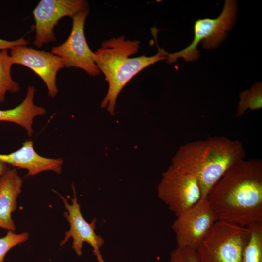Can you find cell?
<instances>
[{"mask_svg": "<svg viewBox=\"0 0 262 262\" xmlns=\"http://www.w3.org/2000/svg\"><path fill=\"white\" fill-rule=\"evenodd\" d=\"M138 40H126L124 36L104 41L94 52L95 62L108 83V90L101 106L115 115L117 98L123 87L135 75L150 65L167 59L168 53L157 45V53L152 56L130 58L140 47Z\"/></svg>", "mask_w": 262, "mask_h": 262, "instance_id": "cell-3", "label": "cell"}, {"mask_svg": "<svg viewBox=\"0 0 262 262\" xmlns=\"http://www.w3.org/2000/svg\"><path fill=\"white\" fill-rule=\"evenodd\" d=\"M169 262H198L196 251L177 247L170 253Z\"/></svg>", "mask_w": 262, "mask_h": 262, "instance_id": "cell-19", "label": "cell"}, {"mask_svg": "<svg viewBox=\"0 0 262 262\" xmlns=\"http://www.w3.org/2000/svg\"><path fill=\"white\" fill-rule=\"evenodd\" d=\"M28 43L29 42L24 37H21L15 41H8L0 38V52L3 49H11L16 46H26Z\"/></svg>", "mask_w": 262, "mask_h": 262, "instance_id": "cell-20", "label": "cell"}, {"mask_svg": "<svg viewBox=\"0 0 262 262\" xmlns=\"http://www.w3.org/2000/svg\"><path fill=\"white\" fill-rule=\"evenodd\" d=\"M35 92L34 87L29 86L25 98L18 106L11 109H0V121L11 122L19 125L27 131L30 137L33 133L32 127L33 119L46 113L44 108L34 104Z\"/></svg>", "mask_w": 262, "mask_h": 262, "instance_id": "cell-14", "label": "cell"}, {"mask_svg": "<svg viewBox=\"0 0 262 262\" xmlns=\"http://www.w3.org/2000/svg\"><path fill=\"white\" fill-rule=\"evenodd\" d=\"M87 8L88 3L84 0H40L33 11L36 32L34 45L40 48L44 44L55 41L53 30L58 21Z\"/></svg>", "mask_w": 262, "mask_h": 262, "instance_id": "cell-9", "label": "cell"}, {"mask_svg": "<svg viewBox=\"0 0 262 262\" xmlns=\"http://www.w3.org/2000/svg\"><path fill=\"white\" fill-rule=\"evenodd\" d=\"M12 63L8 49L0 52V103L6 99L7 92L17 93L20 90L18 83L14 81L11 74Z\"/></svg>", "mask_w": 262, "mask_h": 262, "instance_id": "cell-15", "label": "cell"}, {"mask_svg": "<svg viewBox=\"0 0 262 262\" xmlns=\"http://www.w3.org/2000/svg\"><path fill=\"white\" fill-rule=\"evenodd\" d=\"M250 232L248 227L216 221L196 250L198 262H242Z\"/></svg>", "mask_w": 262, "mask_h": 262, "instance_id": "cell-4", "label": "cell"}, {"mask_svg": "<svg viewBox=\"0 0 262 262\" xmlns=\"http://www.w3.org/2000/svg\"><path fill=\"white\" fill-rule=\"evenodd\" d=\"M245 156L240 141L214 136L181 145L172 159L171 165L194 176L198 183L201 198H204L226 171Z\"/></svg>", "mask_w": 262, "mask_h": 262, "instance_id": "cell-2", "label": "cell"}, {"mask_svg": "<svg viewBox=\"0 0 262 262\" xmlns=\"http://www.w3.org/2000/svg\"><path fill=\"white\" fill-rule=\"evenodd\" d=\"M8 169V164L5 163L0 162V178Z\"/></svg>", "mask_w": 262, "mask_h": 262, "instance_id": "cell-21", "label": "cell"}, {"mask_svg": "<svg viewBox=\"0 0 262 262\" xmlns=\"http://www.w3.org/2000/svg\"><path fill=\"white\" fill-rule=\"evenodd\" d=\"M74 196L69 204L66 198L59 195L65 207L67 210L64 215L70 224L69 230L65 233V237L60 243L65 245L70 238L73 239L72 247L79 256L82 255L83 243L87 242L93 248V252L98 262H105L100 253V249L104 244L103 238L96 234V219L87 222L82 216L80 204L78 202L75 189L73 186Z\"/></svg>", "mask_w": 262, "mask_h": 262, "instance_id": "cell-10", "label": "cell"}, {"mask_svg": "<svg viewBox=\"0 0 262 262\" xmlns=\"http://www.w3.org/2000/svg\"><path fill=\"white\" fill-rule=\"evenodd\" d=\"M206 197L217 220L243 227L262 223V160L235 163Z\"/></svg>", "mask_w": 262, "mask_h": 262, "instance_id": "cell-1", "label": "cell"}, {"mask_svg": "<svg viewBox=\"0 0 262 262\" xmlns=\"http://www.w3.org/2000/svg\"><path fill=\"white\" fill-rule=\"evenodd\" d=\"M9 55L13 65L27 67L40 77L46 85L49 96L54 98L56 96L57 74L64 67L60 57L51 52L36 50L24 45L14 47L10 49Z\"/></svg>", "mask_w": 262, "mask_h": 262, "instance_id": "cell-11", "label": "cell"}, {"mask_svg": "<svg viewBox=\"0 0 262 262\" xmlns=\"http://www.w3.org/2000/svg\"><path fill=\"white\" fill-rule=\"evenodd\" d=\"M0 162L28 171L27 176H34L45 171L62 172V158H48L39 155L35 151L33 142L26 141L17 150L9 154H0Z\"/></svg>", "mask_w": 262, "mask_h": 262, "instance_id": "cell-12", "label": "cell"}, {"mask_svg": "<svg viewBox=\"0 0 262 262\" xmlns=\"http://www.w3.org/2000/svg\"><path fill=\"white\" fill-rule=\"evenodd\" d=\"M29 234L27 232L16 234L8 231L6 235L0 238V262H4L6 254L16 245L28 239Z\"/></svg>", "mask_w": 262, "mask_h": 262, "instance_id": "cell-18", "label": "cell"}, {"mask_svg": "<svg viewBox=\"0 0 262 262\" xmlns=\"http://www.w3.org/2000/svg\"><path fill=\"white\" fill-rule=\"evenodd\" d=\"M236 12V2L233 0H226L222 11L217 18H206L196 21L192 42L181 51L168 53L167 62L171 64L179 58H182L186 61L197 60L199 57L197 46L200 42H202L203 47L206 49L217 47L226 36L227 32L232 26Z\"/></svg>", "mask_w": 262, "mask_h": 262, "instance_id": "cell-5", "label": "cell"}, {"mask_svg": "<svg viewBox=\"0 0 262 262\" xmlns=\"http://www.w3.org/2000/svg\"><path fill=\"white\" fill-rule=\"evenodd\" d=\"M216 221L206 197L201 198L195 205L176 217L172 225L177 247L196 251Z\"/></svg>", "mask_w": 262, "mask_h": 262, "instance_id": "cell-8", "label": "cell"}, {"mask_svg": "<svg viewBox=\"0 0 262 262\" xmlns=\"http://www.w3.org/2000/svg\"><path fill=\"white\" fill-rule=\"evenodd\" d=\"M250 229L242 262H262V223L248 227Z\"/></svg>", "mask_w": 262, "mask_h": 262, "instance_id": "cell-16", "label": "cell"}, {"mask_svg": "<svg viewBox=\"0 0 262 262\" xmlns=\"http://www.w3.org/2000/svg\"><path fill=\"white\" fill-rule=\"evenodd\" d=\"M23 181L16 168L9 169L0 178V228L15 232L12 213L17 208V199Z\"/></svg>", "mask_w": 262, "mask_h": 262, "instance_id": "cell-13", "label": "cell"}, {"mask_svg": "<svg viewBox=\"0 0 262 262\" xmlns=\"http://www.w3.org/2000/svg\"><path fill=\"white\" fill-rule=\"evenodd\" d=\"M157 195L176 217L195 205L201 198L196 178L171 165L162 173L157 187Z\"/></svg>", "mask_w": 262, "mask_h": 262, "instance_id": "cell-6", "label": "cell"}, {"mask_svg": "<svg viewBox=\"0 0 262 262\" xmlns=\"http://www.w3.org/2000/svg\"><path fill=\"white\" fill-rule=\"evenodd\" d=\"M240 101L237 108L236 117L242 115L248 109L255 110L262 107V84L255 83L249 89L240 94Z\"/></svg>", "mask_w": 262, "mask_h": 262, "instance_id": "cell-17", "label": "cell"}, {"mask_svg": "<svg viewBox=\"0 0 262 262\" xmlns=\"http://www.w3.org/2000/svg\"><path fill=\"white\" fill-rule=\"evenodd\" d=\"M89 11L88 8L82 10L71 17L72 26L69 37L62 44L52 47L51 52L61 59L64 67L80 68L91 76H97L100 71L84 34V24Z\"/></svg>", "mask_w": 262, "mask_h": 262, "instance_id": "cell-7", "label": "cell"}]
</instances>
